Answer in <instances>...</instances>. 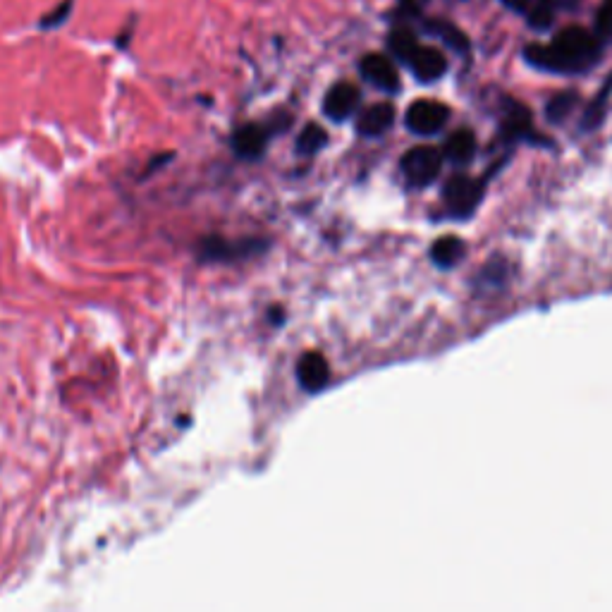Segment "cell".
Here are the masks:
<instances>
[{
    "instance_id": "1",
    "label": "cell",
    "mask_w": 612,
    "mask_h": 612,
    "mask_svg": "<svg viewBox=\"0 0 612 612\" xmlns=\"http://www.w3.org/2000/svg\"><path fill=\"white\" fill-rule=\"evenodd\" d=\"M524 58L538 70L558 72V75H574L589 70L601 58V41L598 34H591L584 27H565L555 36L553 44L526 46Z\"/></svg>"
},
{
    "instance_id": "2",
    "label": "cell",
    "mask_w": 612,
    "mask_h": 612,
    "mask_svg": "<svg viewBox=\"0 0 612 612\" xmlns=\"http://www.w3.org/2000/svg\"><path fill=\"white\" fill-rule=\"evenodd\" d=\"M443 151L433 149V146H416V149H409L402 158L400 168L405 180L412 187H426L431 185L433 180L440 175V168H443Z\"/></svg>"
},
{
    "instance_id": "3",
    "label": "cell",
    "mask_w": 612,
    "mask_h": 612,
    "mask_svg": "<svg viewBox=\"0 0 612 612\" xmlns=\"http://www.w3.org/2000/svg\"><path fill=\"white\" fill-rule=\"evenodd\" d=\"M443 199H445V206L450 208L452 216L467 218L476 211V206L481 204L483 182L474 180V177H467V175L450 177L448 185H445Z\"/></svg>"
},
{
    "instance_id": "4",
    "label": "cell",
    "mask_w": 612,
    "mask_h": 612,
    "mask_svg": "<svg viewBox=\"0 0 612 612\" xmlns=\"http://www.w3.org/2000/svg\"><path fill=\"white\" fill-rule=\"evenodd\" d=\"M448 120H450V108L445 106V103L428 101V99L414 101L405 115L407 127L414 134H419V137L438 134L445 125H448Z\"/></svg>"
},
{
    "instance_id": "5",
    "label": "cell",
    "mask_w": 612,
    "mask_h": 612,
    "mask_svg": "<svg viewBox=\"0 0 612 612\" xmlns=\"http://www.w3.org/2000/svg\"><path fill=\"white\" fill-rule=\"evenodd\" d=\"M361 77L366 82L373 84L376 89L388 91V94H395L400 89V75H397V67L393 65V60L383 53H369L361 58L359 63Z\"/></svg>"
},
{
    "instance_id": "6",
    "label": "cell",
    "mask_w": 612,
    "mask_h": 612,
    "mask_svg": "<svg viewBox=\"0 0 612 612\" xmlns=\"http://www.w3.org/2000/svg\"><path fill=\"white\" fill-rule=\"evenodd\" d=\"M359 99L361 94L354 84L340 82L335 84V87H330L326 99H323V113H326L330 120L342 122L359 108Z\"/></svg>"
},
{
    "instance_id": "7",
    "label": "cell",
    "mask_w": 612,
    "mask_h": 612,
    "mask_svg": "<svg viewBox=\"0 0 612 612\" xmlns=\"http://www.w3.org/2000/svg\"><path fill=\"white\" fill-rule=\"evenodd\" d=\"M412 67L414 77L419 82H436L448 72V58H445L443 51L438 48H416V53L412 55V60L407 63Z\"/></svg>"
},
{
    "instance_id": "8",
    "label": "cell",
    "mask_w": 612,
    "mask_h": 612,
    "mask_svg": "<svg viewBox=\"0 0 612 612\" xmlns=\"http://www.w3.org/2000/svg\"><path fill=\"white\" fill-rule=\"evenodd\" d=\"M297 376H299V383H302V388L309 390V393H318V390H323L328 385V378H330L326 357L318 352L304 354V357L299 359Z\"/></svg>"
},
{
    "instance_id": "9",
    "label": "cell",
    "mask_w": 612,
    "mask_h": 612,
    "mask_svg": "<svg viewBox=\"0 0 612 612\" xmlns=\"http://www.w3.org/2000/svg\"><path fill=\"white\" fill-rule=\"evenodd\" d=\"M395 108L390 103H373L359 115L357 132L361 137H381L393 127Z\"/></svg>"
},
{
    "instance_id": "10",
    "label": "cell",
    "mask_w": 612,
    "mask_h": 612,
    "mask_svg": "<svg viewBox=\"0 0 612 612\" xmlns=\"http://www.w3.org/2000/svg\"><path fill=\"white\" fill-rule=\"evenodd\" d=\"M531 134V113L526 110L522 103H507L503 125H500V139L505 144H514L519 139L529 137Z\"/></svg>"
},
{
    "instance_id": "11",
    "label": "cell",
    "mask_w": 612,
    "mask_h": 612,
    "mask_svg": "<svg viewBox=\"0 0 612 612\" xmlns=\"http://www.w3.org/2000/svg\"><path fill=\"white\" fill-rule=\"evenodd\" d=\"M268 142V132L266 127L261 125H244L240 130L235 132V137H232V149L240 158H259L263 149H266Z\"/></svg>"
},
{
    "instance_id": "12",
    "label": "cell",
    "mask_w": 612,
    "mask_h": 612,
    "mask_svg": "<svg viewBox=\"0 0 612 612\" xmlns=\"http://www.w3.org/2000/svg\"><path fill=\"white\" fill-rule=\"evenodd\" d=\"M476 153V137L471 130H457L448 137L443 146V156L455 165H464L474 158Z\"/></svg>"
},
{
    "instance_id": "13",
    "label": "cell",
    "mask_w": 612,
    "mask_h": 612,
    "mask_svg": "<svg viewBox=\"0 0 612 612\" xmlns=\"http://www.w3.org/2000/svg\"><path fill=\"white\" fill-rule=\"evenodd\" d=\"M464 256V242L459 237H440L438 242H433L431 247V259L440 268H450Z\"/></svg>"
},
{
    "instance_id": "14",
    "label": "cell",
    "mask_w": 612,
    "mask_h": 612,
    "mask_svg": "<svg viewBox=\"0 0 612 612\" xmlns=\"http://www.w3.org/2000/svg\"><path fill=\"white\" fill-rule=\"evenodd\" d=\"M388 48L397 60H402V63H409V60H412V55L416 53V48H419V41H416V34L412 32V29L397 27L388 36Z\"/></svg>"
},
{
    "instance_id": "15",
    "label": "cell",
    "mask_w": 612,
    "mask_h": 612,
    "mask_svg": "<svg viewBox=\"0 0 612 612\" xmlns=\"http://www.w3.org/2000/svg\"><path fill=\"white\" fill-rule=\"evenodd\" d=\"M426 29L431 34H436V36H440V39H443V44L445 46H450V48H455V51H467L469 48V39L467 36H464L462 32H459V29L455 27V24H450V22H428L426 24Z\"/></svg>"
},
{
    "instance_id": "16",
    "label": "cell",
    "mask_w": 612,
    "mask_h": 612,
    "mask_svg": "<svg viewBox=\"0 0 612 612\" xmlns=\"http://www.w3.org/2000/svg\"><path fill=\"white\" fill-rule=\"evenodd\" d=\"M326 144H328L326 130L311 122V125H306L304 130H302V134H299L297 151L304 153V156H314V153L321 151Z\"/></svg>"
},
{
    "instance_id": "17",
    "label": "cell",
    "mask_w": 612,
    "mask_h": 612,
    "mask_svg": "<svg viewBox=\"0 0 612 612\" xmlns=\"http://www.w3.org/2000/svg\"><path fill=\"white\" fill-rule=\"evenodd\" d=\"M526 15H529V24L534 29H548L555 20V3L553 0H538L536 5L526 10Z\"/></svg>"
},
{
    "instance_id": "18",
    "label": "cell",
    "mask_w": 612,
    "mask_h": 612,
    "mask_svg": "<svg viewBox=\"0 0 612 612\" xmlns=\"http://www.w3.org/2000/svg\"><path fill=\"white\" fill-rule=\"evenodd\" d=\"M574 103H577V94H572V91L555 96V99L548 103V120L562 122L574 110Z\"/></svg>"
},
{
    "instance_id": "19",
    "label": "cell",
    "mask_w": 612,
    "mask_h": 612,
    "mask_svg": "<svg viewBox=\"0 0 612 612\" xmlns=\"http://www.w3.org/2000/svg\"><path fill=\"white\" fill-rule=\"evenodd\" d=\"M70 12H72V0H63L53 12L41 17V29H58L60 24L67 22Z\"/></svg>"
},
{
    "instance_id": "20",
    "label": "cell",
    "mask_w": 612,
    "mask_h": 612,
    "mask_svg": "<svg viewBox=\"0 0 612 612\" xmlns=\"http://www.w3.org/2000/svg\"><path fill=\"white\" fill-rule=\"evenodd\" d=\"M596 34L598 39H612V0H605L596 15Z\"/></svg>"
},
{
    "instance_id": "21",
    "label": "cell",
    "mask_w": 612,
    "mask_h": 612,
    "mask_svg": "<svg viewBox=\"0 0 612 612\" xmlns=\"http://www.w3.org/2000/svg\"><path fill=\"white\" fill-rule=\"evenodd\" d=\"M500 3L507 5V8L514 12H526L531 8V0H500Z\"/></svg>"
},
{
    "instance_id": "22",
    "label": "cell",
    "mask_w": 612,
    "mask_h": 612,
    "mask_svg": "<svg viewBox=\"0 0 612 612\" xmlns=\"http://www.w3.org/2000/svg\"><path fill=\"white\" fill-rule=\"evenodd\" d=\"M553 3H555V8H558V5H562V8H574L577 0H553Z\"/></svg>"
}]
</instances>
